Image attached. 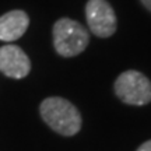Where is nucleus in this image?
<instances>
[{
    "label": "nucleus",
    "mask_w": 151,
    "mask_h": 151,
    "mask_svg": "<svg viewBox=\"0 0 151 151\" xmlns=\"http://www.w3.org/2000/svg\"><path fill=\"white\" fill-rule=\"evenodd\" d=\"M31 70V62L21 48L4 45L0 48V71L11 78H24Z\"/></svg>",
    "instance_id": "5"
},
{
    "label": "nucleus",
    "mask_w": 151,
    "mask_h": 151,
    "mask_svg": "<svg viewBox=\"0 0 151 151\" xmlns=\"http://www.w3.org/2000/svg\"><path fill=\"white\" fill-rule=\"evenodd\" d=\"M141 3H143V4L146 6L147 9L151 11V0H141Z\"/></svg>",
    "instance_id": "8"
},
{
    "label": "nucleus",
    "mask_w": 151,
    "mask_h": 151,
    "mask_svg": "<svg viewBox=\"0 0 151 151\" xmlns=\"http://www.w3.org/2000/svg\"><path fill=\"white\" fill-rule=\"evenodd\" d=\"M39 112L49 127L62 136H74L81 129L78 109L65 98H46L41 104Z\"/></svg>",
    "instance_id": "1"
},
{
    "label": "nucleus",
    "mask_w": 151,
    "mask_h": 151,
    "mask_svg": "<svg viewBox=\"0 0 151 151\" xmlns=\"http://www.w3.org/2000/svg\"><path fill=\"white\" fill-rule=\"evenodd\" d=\"M90 42V35L80 22L70 18H60L53 25V45L63 58L80 55Z\"/></svg>",
    "instance_id": "2"
},
{
    "label": "nucleus",
    "mask_w": 151,
    "mask_h": 151,
    "mask_svg": "<svg viewBox=\"0 0 151 151\" xmlns=\"http://www.w3.org/2000/svg\"><path fill=\"white\" fill-rule=\"evenodd\" d=\"M137 151H151V140L143 143V144L137 148Z\"/></svg>",
    "instance_id": "7"
},
{
    "label": "nucleus",
    "mask_w": 151,
    "mask_h": 151,
    "mask_svg": "<svg viewBox=\"0 0 151 151\" xmlns=\"http://www.w3.org/2000/svg\"><path fill=\"white\" fill-rule=\"evenodd\" d=\"M115 94L124 104L147 105L151 102V81L140 71L127 70L115 81Z\"/></svg>",
    "instance_id": "3"
},
{
    "label": "nucleus",
    "mask_w": 151,
    "mask_h": 151,
    "mask_svg": "<svg viewBox=\"0 0 151 151\" xmlns=\"http://www.w3.org/2000/svg\"><path fill=\"white\" fill-rule=\"evenodd\" d=\"M87 24L94 35L108 38L116 31V16L106 0H90L86 6Z\"/></svg>",
    "instance_id": "4"
},
{
    "label": "nucleus",
    "mask_w": 151,
    "mask_h": 151,
    "mask_svg": "<svg viewBox=\"0 0 151 151\" xmlns=\"http://www.w3.org/2000/svg\"><path fill=\"white\" fill-rule=\"evenodd\" d=\"M29 18L28 14L22 10L9 11L0 17V41L13 42L17 41L25 34Z\"/></svg>",
    "instance_id": "6"
}]
</instances>
